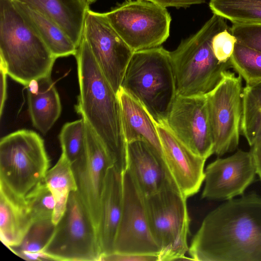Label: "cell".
I'll return each instance as SVG.
<instances>
[{"instance_id":"obj_1","label":"cell","mask_w":261,"mask_h":261,"mask_svg":"<svg viewBox=\"0 0 261 261\" xmlns=\"http://www.w3.org/2000/svg\"><path fill=\"white\" fill-rule=\"evenodd\" d=\"M188 252L193 260L261 261V196L232 198L210 212Z\"/></svg>"},{"instance_id":"obj_2","label":"cell","mask_w":261,"mask_h":261,"mask_svg":"<svg viewBox=\"0 0 261 261\" xmlns=\"http://www.w3.org/2000/svg\"><path fill=\"white\" fill-rule=\"evenodd\" d=\"M80 88L75 106L103 142L115 162V167L127 169V143L117 93L101 70L83 35L75 55Z\"/></svg>"},{"instance_id":"obj_3","label":"cell","mask_w":261,"mask_h":261,"mask_svg":"<svg viewBox=\"0 0 261 261\" xmlns=\"http://www.w3.org/2000/svg\"><path fill=\"white\" fill-rule=\"evenodd\" d=\"M56 59L13 0H0V66L7 74L27 86L50 76Z\"/></svg>"},{"instance_id":"obj_4","label":"cell","mask_w":261,"mask_h":261,"mask_svg":"<svg viewBox=\"0 0 261 261\" xmlns=\"http://www.w3.org/2000/svg\"><path fill=\"white\" fill-rule=\"evenodd\" d=\"M229 28L227 19L213 14L197 32L170 51L177 95H204L220 82L231 65L218 61L212 41L216 34Z\"/></svg>"},{"instance_id":"obj_5","label":"cell","mask_w":261,"mask_h":261,"mask_svg":"<svg viewBox=\"0 0 261 261\" xmlns=\"http://www.w3.org/2000/svg\"><path fill=\"white\" fill-rule=\"evenodd\" d=\"M121 87L146 109L156 124H165L177 95L170 51L163 46L134 52Z\"/></svg>"},{"instance_id":"obj_6","label":"cell","mask_w":261,"mask_h":261,"mask_svg":"<svg viewBox=\"0 0 261 261\" xmlns=\"http://www.w3.org/2000/svg\"><path fill=\"white\" fill-rule=\"evenodd\" d=\"M49 167L44 141L36 132L20 129L0 141V185L25 198L44 180Z\"/></svg>"},{"instance_id":"obj_7","label":"cell","mask_w":261,"mask_h":261,"mask_svg":"<svg viewBox=\"0 0 261 261\" xmlns=\"http://www.w3.org/2000/svg\"><path fill=\"white\" fill-rule=\"evenodd\" d=\"M187 198L172 185L144 197L149 227L160 250L159 261L193 260L185 256L190 223Z\"/></svg>"},{"instance_id":"obj_8","label":"cell","mask_w":261,"mask_h":261,"mask_svg":"<svg viewBox=\"0 0 261 261\" xmlns=\"http://www.w3.org/2000/svg\"><path fill=\"white\" fill-rule=\"evenodd\" d=\"M42 253L48 260L99 261L97 233L77 191L70 193L66 211Z\"/></svg>"},{"instance_id":"obj_9","label":"cell","mask_w":261,"mask_h":261,"mask_svg":"<svg viewBox=\"0 0 261 261\" xmlns=\"http://www.w3.org/2000/svg\"><path fill=\"white\" fill-rule=\"evenodd\" d=\"M104 14L134 52L160 46L170 36V14L155 3L126 0Z\"/></svg>"},{"instance_id":"obj_10","label":"cell","mask_w":261,"mask_h":261,"mask_svg":"<svg viewBox=\"0 0 261 261\" xmlns=\"http://www.w3.org/2000/svg\"><path fill=\"white\" fill-rule=\"evenodd\" d=\"M242 91V77L228 70L218 85L205 95L214 153L218 156L233 151L239 145Z\"/></svg>"},{"instance_id":"obj_11","label":"cell","mask_w":261,"mask_h":261,"mask_svg":"<svg viewBox=\"0 0 261 261\" xmlns=\"http://www.w3.org/2000/svg\"><path fill=\"white\" fill-rule=\"evenodd\" d=\"M85 148L72 164L77 192L83 200L98 234L101 197L109 169L115 162L99 137L85 119Z\"/></svg>"},{"instance_id":"obj_12","label":"cell","mask_w":261,"mask_h":261,"mask_svg":"<svg viewBox=\"0 0 261 261\" xmlns=\"http://www.w3.org/2000/svg\"><path fill=\"white\" fill-rule=\"evenodd\" d=\"M83 35L101 70L117 93L134 51L110 23L104 13L88 9Z\"/></svg>"},{"instance_id":"obj_13","label":"cell","mask_w":261,"mask_h":261,"mask_svg":"<svg viewBox=\"0 0 261 261\" xmlns=\"http://www.w3.org/2000/svg\"><path fill=\"white\" fill-rule=\"evenodd\" d=\"M123 204L113 252L159 256L160 248L151 232L144 196L129 171L123 174Z\"/></svg>"},{"instance_id":"obj_14","label":"cell","mask_w":261,"mask_h":261,"mask_svg":"<svg viewBox=\"0 0 261 261\" xmlns=\"http://www.w3.org/2000/svg\"><path fill=\"white\" fill-rule=\"evenodd\" d=\"M165 124L195 154L206 159L214 154L205 95H176Z\"/></svg>"},{"instance_id":"obj_15","label":"cell","mask_w":261,"mask_h":261,"mask_svg":"<svg viewBox=\"0 0 261 261\" xmlns=\"http://www.w3.org/2000/svg\"><path fill=\"white\" fill-rule=\"evenodd\" d=\"M256 174L250 151L238 150L228 157L218 159L204 171L202 198L229 200L242 195Z\"/></svg>"},{"instance_id":"obj_16","label":"cell","mask_w":261,"mask_h":261,"mask_svg":"<svg viewBox=\"0 0 261 261\" xmlns=\"http://www.w3.org/2000/svg\"><path fill=\"white\" fill-rule=\"evenodd\" d=\"M166 168L173 186L188 198L197 193L204 180L206 159L193 152L165 124H156Z\"/></svg>"},{"instance_id":"obj_17","label":"cell","mask_w":261,"mask_h":261,"mask_svg":"<svg viewBox=\"0 0 261 261\" xmlns=\"http://www.w3.org/2000/svg\"><path fill=\"white\" fill-rule=\"evenodd\" d=\"M123 172L112 167L109 169L105 179L100 200L98 229L100 257L114 252L123 210Z\"/></svg>"},{"instance_id":"obj_18","label":"cell","mask_w":261,"mask_h":261,"mask_svg":"<svg viewBox=\"0 0 261 261\" xmlns=\"http://www.w3.org/2000/svg\"><path fill=\"white\" fill-rule=\"evenodd\" d=\"M126 151L127 169L144 197L173 186L165 167L145 141L127 142Z\"/></svg>"},{"instance_id":"obj_19","label":"cell","mask_w":261,"mask_h":261,"mask_svg":"<svg viewBox=\"0 0 261 261\" xmlns=\"http://www.w3.org/2000/svg\"><path fill=\"white\" fill-rule=\"evenodd\" d=\"M117 95L126 143L138 139L145 141L167 171L156 123L143 105L121 87Z\"/></svg>"},{"instance_id":"obj_20","label":"cell","mask_w":261,"mask_h":261,"mask_svg":"<svg viewBox=\"0 0 261 261\" xmlns=\"http://www.w3.org/2000/svg\"><path fill=\"white\" fill-rule=\"evenodd\" d=\"M25 4L58 23L78 47L87 11L84 0H14Z\"/></svg>"},{"instance_id":"obj_21","label":"cell","mask_w":261,"mask_h":261,"mask_svg":"<svg viewBox=\"0 0 261 261\" xmlns=\"http://www.w3.org/2000/svg\"><path fill=\"white\" fill-rule=\"evenodd\" d=\"M34 223L25 198L0 185V236L9 249L19 246Z\"/></svg>"},{"instance_id":"obj_22","label":"cell","mask_w":261,"mask_h":261,"mask_svg":"<svg viewBox=\"0 0 261 261\" xmlns=\"http://www.w3.org/2000/svg\"><path fill=\"white\" fill-rule=\"evenodd\" d=\"M26 87L29 111L33 124L45 134L61 114L59 94L50 76L33 81Z\"/></svg>"},{"instance_id":"obj_23","label":"cell","mask_w":261,"mask_h":261,"mask_svg":"<svg viewBox=\"0 0 261 261\" xmlns=\"http://www.w3.org/2000/svg\"><path fill=\"white\" fill-rule=\"evenodd\" d=\"M13 1L57 58L75 55L77 47L58 23L28 5Z\"/></svg>"},{"instance_id":"obj_24","label":"cell","mask_w":261,"mask_h":261,"mask_svg":"<svg viewBox=\"0 0 261 261\" xmlns=\"http://www.w3.org/2000/svg\"><path fill=\"white\" fill-rule=\"evenodd\" d=\"M242 97L241 134L251 146L261 138V82L246 85Z\"/></svg>"},{"instance_id":"obj_25","label":"cell","mask_w":261,"mask_h":261,"mask_svg":"<svg viewBox=\"0 0 261 261\" xmlns=\"http://www.w3.org/2000/svg\"><path fill=\"white\" fill-rule=\"evenodd\" d=\"M55 227L52 219L35 221L21 244L10 250L27 260H48L42 251L50 238Z\"/></svg>"},{"instance_id":"obj_26","label":"cell","mask_w":261,"mask_h":261,"mask_svg":"<svg viewBox=\"0 0 261 261\" xmlns=\"http://www.w3.org/2000/svg\"><path fill=\"white\" fill-rule=\"evenodd\" d=\"M213 14L234 23H261V0H210Z\"/></svg>"},{"instance_id":"obj_27","label":"cell","mask_w":261,"mask_h":261,"mask_svg":"<svg viewBox=\"0 0 261 261\" xmlns=\"http://www.w3.org/2000/svg\"><path fill=\"white\" fill-rule=\"evenodd\" d=\"M44 180L56 202L67 203L70 193L77 190L72 164L62 153L56 164L47 171Z\"/></svg>"},{"instance_id":"obj_28","label":"cell","mask_w":261,"mask_h":261,"mask_svg":"<svg viewBox=\"0 0 261 261\" xmlns=\"http://www.w3.org/2000/svg\"><path fill=\"white\" fill-rule=\"evenodd\" d=\"M229 62L246 85L261 82L260 52L237 42Z\"/></svg>"},{"instance_id":"obj_29","label":"cell","mask_w":261,"mask_h":261,"mask_svg":"<svg viewBox=\"0 0 261 261\" xmlns=\"http://www.w3.org/2000/svg\"><path fill=\"white\" fill-rule=\"evenodd\" d=\"M64 154L72 164L82 154L86 144L85 119L82 118L65 123L59 135Z\"/></svg>"},{"instance_id":"obj_30","label":"cell","mask_w":261,"mask_h":261,"mask_svg":"<svg viewBox=\"0 0 261 261\" xmlns=\"http://www.w3.org/2000/svg\"><path fill=\"white\" fill-rule=\"evenodd\" d=\"M25 200L34 222L52 219L56 200L44 179L31 191Z\"/></svg>"},{"instance_id":"obj_31","label":"cell","mask_w":261,"mask_h":261,"mask_svg":"<svg viewBox=\"0 0 261 261\" xmlns=\"http://www.w3.org/2000/svg\"><path fill=\"white\" fill-rule=\"evenodd\" d=\"M230 31L237 42L261 53V23H234Z\"/></svg>"},{"instance_id":"obj_32","label":"cell","mask_w":261,"mask_h":261,"mask_svg":"<svg viewBox=\"0 0 261 261\" xmlns=\"http://www.w3.org/2000/svg\"><path fill=\"white\" fill-rule=\"evenodd\" d=\"M237 41L230 31V27L217 34L213 38L212 46L218 61L225 63L229 62Z\"/></svg>"},{"instance_id":"obj_33","label":"cell","mask_w":261,"mask_h":261,"mask_svg":"<svg viewBox=\"0 0 261 261\" xmlns=\"http://www.w3.org/2000/svg\"><path fill=\"white\" fill-rule=\"evenodd\" d=\"M159 261V256L150 254H132L117 252L102 256L99 261Z\"/></svg>"},{"instance_id":"obj_34","label":"cell","mask_w":261,"mask_h":261,"mask_svg":"<svg viewBox=\"0 0 261 261\" xmlns=\"http://www.w3.org/2000/svg\"><path fill=\"white\" fill-rule=\"evenodd\" d=\"M149 1L164 7L187 9L191 6L203 4L206 0H143Z\"/></svg>"},{"instance_id":"obj_35","label":"cell","mask_w":261,"mask_h":261,"mask_svg":"<svg viewBox=\"0 0 261 261\" xmlns=\"http://www.w3.org/2000/svg\"><path fill=\"white\" fill-rule=\"evenodd\" d=\"M250 150L255 166L256 174L261 180V138L256 141Z\"/></svg>"},{"instance_id":"obj_36","label":"cell","mask_w":261,"mask_h":261,"mask_svg":"<svg viewBox=\"0 0 261 261\" xmlns=\"http://www.w3.org/2000/svg\"><path fill=\"white\" fill-rule=\"evenodd\" d=\"M7 73L6 70L4 67L0 66V115H2L4 108L5 106V101L7 99Z\"/></svg>"},{"instance_id":"obj_37","label":"cell","mask_w":261,"mask_h":261,"mask_svg":"<svg viewBox=\"0 0 261 261\" xmlns=\"http://www.w3.org/2000/svg\"><path fill=\"white\" fill-rule=\"evenodd\" d=\"M85 2L88 5H90L94 3H95L97 0H84Z\"/></svg>"}]
</instances>
